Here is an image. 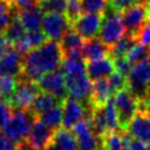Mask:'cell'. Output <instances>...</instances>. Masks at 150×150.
Masks as SVG:
<instances>
[{
	"mask_svg": "<svg viewBox=\"0 0 150 150\" xmlns=\"http://www.w3.org/2000/svg\"><path fill=\"white\" fill-rule=\"evenodd\" d=\"M62 61L63 53L60 43L54 40H48L39 48L25 54L21 76L38 83L46 73L59 69Z\"/></svg>",
	"mask_w": 150,
	"mask_h": 150,
	"instance_id": "obj_1",
	"label": "cell"
},
{
	"mask_svg": "<svg viewBox=\"0 0 150 150\" xmlns=\"http://www.w3.org/2000/svg\"><path fill=\"white\" fill-rule=\"evenodd\" d=\"M94 131L102 137L107 132L123 130L121 129L117 110L115 108L112 98H110L107 103L100 107H93L91 114L88 117Z\"/></svg>",
	"mask_w": 150,
	"mask_h": 150,
	"instance_id": "obj_2",
	"label": "cell"
},
{
	"mask_svg": "<svg viewBox=\"0 0 150 150\" xmlns=\"http://www.w3.org/2000/svg\"><path fill=\"white\" fill-rule=\"evenodd\" d=\"M35 117L36 116L29 109H13L11 118L1 129L2 134L15 143L25 141Z\"/></svg>",
	"mask_w": 150,
	"mask_h": 150,
	"instance_id": "obj_3",
	"label": "cell"
},
{
	"mask_svg": "<svg viewBox=\"0 0 150 150\" xmlns=\"http://www.w3.org/2000/svg\"><path fill=\"white\" fill-rule=\"evenodd\" d=\"M127 86L139 101L144 100L150 88V56L131 66L127 76Z\"/></svg>",
	"mask_w": 150,
	"mask_h": 150,
	"instance_id": "obj_4",
	"label": "cell"
},
{
	"mask_svg": "<svg viewBox=\"0 0 150 150\" xmlns=\"http://www.w3.org/2000/svg\"><path fill=\"white\" fill-rule=\"evenodd\" d=\"M124 33H125V28L123 26L120 13L108 7L103 13L102 23L98 32V39L110 48L115 42H117L124 35Z\"/></svg>",
	"mask_w": 150,
	"mask_h": 150,
	"instance_id": "obj_5",
	"label": "cell"
},
{
	"mask_svg": "<svg viewBox=\"0 0 150 150\" xmlns=\"http://www.w3.org/2000/svg\"><path fill=\"white\" fill-rule=\"evenodd\" d=\"M112 101H114L115 108L117 110L121 129L125 130V128L129 124V122L131 121V118L137 112H139V101L129 90L128 87L115 93Z\"/></svg>",
	"mask_w": 150,
	"mask_h": 150,
	"instance_id": "obj_6",
	"label": "cell"
},
{
	"mask_svg": "<svg viewBox=\"0 0 150 150\" xmlns=\"http://www.w3.org/2000/svg\"><path fill=\"white\" fill-rule=\"evenodd\" d=\"M16 87L8 104L12 109H29L35 96L41 91L38 83L29 81L21 75L16 77Z\"/></svg>",
	"mask_w": 150,
	"mask_h": 150,
	"instance_id": "obj_7",
	"label": "cell"
},
{
	"mask_svg": "<svg viewBox=\"0 0 150 150\" xmlns=\"http://www.w3.org/2000/svg\"><path fill=\"white\" fill-rule=\"evenodd\" d=\"M62 127L71 129L74 124L91 114L93 105L89 102H82L74 97H66L62 102Z\"/></svg>",
	"mask_w": 150,
	"mask_h": 150,
	"instance_id": "obj_8",
	"label": "cell"
},
{
	"mask_svg": "<svg viewBox=\"0 0 150 150\" xmlns=\"http://www.w3.org/2000/svg\"><path fill=\"white\" fill-rule=\"evenodd\" d=\"M71 132L75 136L77 150H98L100 144H102L101 137L94 131L88 118H83L74 124Z\"/></svg>",
	"mask_w": 150,
	"mask_h": 150,
	"instance_id": "obj_9",
	"label": "cell"
},
{
	"mask_svg": "<svg viewBox=\"0 0 150 150\" xmlns=\"http://www.w3.org/2000/svg\"><path fill=\"white\" fill-rule=\"evenodd\" d=\"M122 22L125 28V33L132 34L137 38L141 28L149 21L148 7L144 4H135L128 9L122 12Z\"/></svg>",
	"mask_w": 150,
	"mask_h": 150,
	"instance_id": "obj_10",
	"label": "cell"
},
{
	"mask_svg": "<svg viewBox=\"0 0 150 150\" xmlns=\"http://www.w3.org/2000/svg\"><path fill=\"white\" fill-rule=\"evenodd\" d=\"M71 27V22L63 13H45L41 29L49 40H61L64 33Z\"/></svg>",
	"mask_w": 150,
	"mask_h": 150,
	"instance_id": "obj_11",
	"label": "cell"
},
{
	"mask_svg": "<svg viewBox=\"0 0 150 150\" xmlns=\"http://www.w3.org/2000/svg\"><path fill=\"white\" fill-rule=\"evenodd\" d=\"M38 86L41 91L48 93L53 96H55L61 102L68 97L66 82H64V75L61 69H55L53 71L46 73L39 81Z\"/></svg>",
	"mask_w": 150,
	"mask_h": 150,
	"instance_id": "obj_12",
	"label": "cell"
},
{
	"mask_svg": "<svg viewBox=\"0 0 150 150\" xmlns=\"http://www.w3.org/2000/svg\"><path fill=\"white\" fill-rule=\"evenodd\" d=\"M102 18L103 14L83 13L74 22H71V28L86 40L95 38L100 32Z\"/></svg>",
	"mask_w": 150,
	"mask_h": 150,
	"instance_id": "obj_13",
	"label": "cell"
},
{
	"mask_svg": "<svg viewBox=\"0 0 150 150\" xmlns=\"http://www.w3.org/2000/svg\"><path fill=\"white\" fill-rule=\"evenodd\" d=\"M53 134H54V131L52 129H49L47 125H45L38 118L34 121V123L26 137V141L34 150H41L52 143Z\"/></svg>",
	"mask_w": 150,
	"mask_h": 150,
	"instance_id": "obj_14",
	"label": "cell"
},
{
	"mask_svg": "<svg viewBox=\"0 0 150 150\" xmlns=\"http://www.w3.org/2000/svg\"><path fill=\"white\" fill-rule=\"evenodd\" d=\"M125 129L132 138L150 146V118L145 114L137 112Z\"/></svg>",
	"mask_w": 150,
	"mask_h": 150,
	"instance_id": "obj_15",
	"label": "cell"
},
{
	"mask_svg": "<svg viewBox=\"0 0 150 150\" xmlns=\"http://www.w3.org/2000/svg\"><path fill=\"white\" fill-rule=\"evenodd\" d=\"M23 55L16 49L9 50L0 57V76L19 77L22 73Z\"/></svg>",
	"mask_w": 150,
	"mask_h": 150,
	"instance_id": "obj_16",
	"label": "cell"
},
{
	"mask_svg": "<svg viewBox=\"0 0 150 150\" xmlns=\"http://www.w3.org/2000/svg\"><path fill=\"white\" fill-rule=\"evenodd\" d=\"M45 12L41 9L39 4L30 5L27 7L19 8L18 18L20 19L21 23L23 25L26 30H38L42 26Z\"/></svg>",
	"mask_w": 150,
	"mask_h": 150,
	"instance_id": "obj_17",
	"label": "cell"
},
{
	"mask_svg": "<svg viewBox=\"0 0 150 150\" xmlns=\"http://www.w3.org/2000/svg\"><path fill=\"white\" fill-rule=\"evenodd\" d=\"M86 71H87V75L91 82L97 81L100 79L109 77L115 71L114 61L110 56H105V57H102L100 60L87 62L86 63Z\"/></svg>",
	"mask_w": 150,
	"mask_h": 150,
	"instance_id": "obj_18",
	"label": "cell"
},
{
	"mask_svg": "<svg viewBox=\"0 0 150 150\" xmlns=\"http://www.w3.org/2000/svg\"><path fill=\"white\" fill-rule=\"evenodd\" d=\"M115 95L109 79H100L97 81L93 82V87H91V93H90V97H89V103L93 107H100L103 105L104 103H107L111 96Z\"/></svg>",
	"mask_w": 150,
	"mask_h": 150,
	"instance_id": "obj_19",
	"label": "cell"
},
{
	"mask_svg": "<svg viewBox=\"0 0 150 150\" xmlns=\"http://www.w3.org/2000/svg\"><path fill=\"white\" fill-rule=\"evenodd\" d=\"M46 41L47 38L42 30H27V33H25V35L14 43V47L19 53L25 56V54H27L29 50L39 48Z\"/></svg>",
	"mask_w": 150,
	"mask_h": 150,
	"instance_id": "obj_20",
	"label": "cell"
},
{
	"mask_svg": "<svg viewBox=\"0 0 150 150\" xmlns=\"http://www.w3.org/2000/svg\"><path fill=\"white\" fill-rule=\"evenodd\" d=\"M81 52L84 61L90 62L105 57L109 54V47L105 46L98 38H91L83 42Z\"/></svg>",
	"mask_w": 150,
	"mask_h": 150,
	"instance_id": "obj_21",
	"label": "cell"
},
{
	"mask_svg": "<svg viewBox=\"0 0 150 150\" xmlns=\"http://www.w3.org/2000/svg\"><path fill=\"white\" fill-rule=\"evenodd\" d=\"M131 136L124 130L107 132L101 137L104 150H129V141Z\"/></svg>",
	"mask_w": 150,
	"mask_h": 150,
	"instance_id": "obj_22",
	"label": "cell"
},
{
	"mask_svg": "<svg viewBox=\"0 0 150 150\" xmlns=\"http://www.w3.org/2000/svg\"><path fill=\"white\" fill-rule=\"evenodd\" d=\"M50 144L56 146L59 150H77L74 134L66 128H60L54 131Z\"/></svg>",
	"mask_w": 150,
	"mask_h": 150,
	"instance_id": "obj_23",
	"label": "cell"
},
{
	"mask_svg": "<svg viewBox=\"0 0 150 150\" xmlns=\"http://www.w3.org/2000/svg\"><path fill=\"white\" fill-rule=\"evenodd\" d=\"M60 103H61V101L57 100L55 96H53V95H50V94H48V93L40 91V93L35 96V98H34V101H33V103H32L29 110H30L35 116H39L40 114L45 112L46 110H48V109H50L52 107H54V105H56V104H60Z\"/></svg>",
	"mask_w": 150,
	"mask_h": 150,
	"instance_id": "obj_24",
	"label": "cell"
},
{
	"mask_svg": "<svg viewBox=\"0 0 150 150\" xmlns=\"http://www.w3.org/2000/svg\"><path fill=\"white\" fill-rule=\"evenodd\" d=\"M137 43V38L132 34H124L117 42H115L110 48H109V55L111 59L115 57H121V56H127L129 50Z\"/></svg>",
	"mask_w": 150,
	"mask_h": 150,
	"instance_id": "obj_25",
	"label": "cell"
},
{
	"mask_svg": "<svg viewBox=\"0 0 150 150\" xmlns=\"http://www.w3.org/2000/svg\"><path fill=\"white\" fill-rule=\"evenodd\" d=\"M36 117L53 131L60 129V127L62 125V105H61V103L52 107L50 109L46 110L45 112L40 114Z\"/></svg>",
	"mask_w": 150,
	"mask_h": 150,
	"instance_id": "obj_26",
	"label": "cell"
},
{
	"mask_svg": "<svg viewBox=\"0 0 150 150\" xmlns=\"http://www.w3.org/2000/svg\"><path fill=\"white\" fill-rule=\"evenodd\" d=\"M82 45H83V38L79 33H76L71 27L64 33V35L60 40V47L62 49V53L81 49Z\"/></svg>",
	"mask_w": 150,
	"mask_h": 150,
	"instance_id": "obj_27",
	"label": "cell"
},
{
	"mask_svg": "<svg viewBox=\"0 0 150 150\" xmlns=\"http://www.w3.org/2000/svg\"><path fill=\"white\" fill-rule=\"evenodd\" d=\"M18 11H19V8H18ZM18 11H16V13L14 14V16L12 18V20H11V22H9V25H8V27H7V29H6V32H5V35H6V38L14 45L16 41H19L23 35H25V27H23V25L21 23V21H20V19L18 18Z\"/></svg>",
	"mask_w": 150,
	"mask_h": 150,
	"instance_id": "obj_28",
	"label": "cell"
},
{
	"mask_svg": "<svg viewBox=\"0 0 150 150\" xmlns=\"http://www.w3.org/2000/svg\"><path fill=\"white\" fill-rule=\"evenodd\" d=\"M148 56H150V47L137 41V43L129 50V53L127 54L125 57L130 62V64L132 66V64L146 59Z\"/></svg>",
	"mask_w": 150,
	"mask_h": 150,
	"instance_id": "obj_29",
	"label": "cell"
},
{
	"mask_svg": "<svg viewBox=\"0 0 150 150\" xmlns=\"http://www.w3.org/2000/svg\"><path fill=\"white\" fill-rule=\"evenodd\" d=\"M82 13L103 14L109 6V0H81Z\"/></svg>",
	"mask_w": 150,
	"mask_h": 150,
	"instance_id": "obj_30",
	"label": "cell"
},
{
	"mask_svg": "<svg viewBox=\"0 0 150 150\" xmlns=\"http://www.w3.org/2000/svg\"><path fill=\"white\" fill-rule=\"evenodd\" d=\"M16 77L0 76V97H2L7 103L12 97L14 89L16 87Z\"/></svg>",
	"mask_w": 150,
	"mask_h": 150,
	"instance_id": "obj_31",
	"label": "cell"
},
{
	"mask_svg": "<svg viewBox=\"0 0 150 150\" xmlns=\"http://www.w3.org/2000/svg\"><path fill=\"white\" fill-rule=\"evenodd\" d=\"M39 6L45 13H64L67 0H41Z\"/></svg>",
	"mask_w": 150,
	"mask_h": 150,
	"instance_id": "obj_32",
	"label": "cell"
},
{
	"mask_svg": "<svg viewBox=\"0 0 150 150\" xmlns=\"http://www.w3.org/2000/svg\"><path fill=\"white\" fill-rule=\"evenodd\" d=\"M64 13L68 20L70 22H74L82 14L81 0H67V7H66Z\"/></svg>",
	"mask_w": 150,
	"mask_h": 150,
	"instance_id": "obj_33",
	"label": "cell"
},
{
	"mask_svg": "<svg viewBox=\"0 0 150 150\" xmlns=\"http://www.w3.org/2000/svg\"><path fill=\"white\" fill-rule=\"evenodd\" d=\"M108 79H109V82H110V86H111L114 93H117L118 90L128 87L127 86V77L123 76L122 74L117 73V71H114Z\"/></svg>",
	"mask_w": 150,
	"mask_h": 150,
	"instance_id": "obj_34",
	"label": "cell"
},
{
	"mask_svg": "<svg viewBox=\"0 0 150 150\" xmlns=\"http://www.w3.org/2000/svg\"><path fill=\"white\" fill-rule=\"evenodd\" d=\"M112 61H114V66H115V71H117V73H120L127 77L130 69H131V64L127 60V57L125 56L115 57V59H112Z\"/></svg>",
	"mask_w": 150,
	"mask_h": 150,
	"instance_id": "obj_35",
	"label": "cell"
},
{
	"mask_svg": "<svg viewBox=\"0 0 150 150\" xmlns=\"http://www.w3.org/2000/svg\"><path fill=\"white\" fill-rule=\"evenodd\" d=\"M12 111L13 110L11 105L2 97H0V129H2L6 125V123L12 116Z\"/></svg>",
	"mask_w": 150,
	"mask_h": 150,
	"instance_id": "obj_36",
	"label": "cell"
},
{
	"mask_svg": "<svg viewBox=\"0 0 150 150\" xmlns=\"http://www.w3.org/2000/svg\"><path fill=\"white\" fill-rule=\"evenodd\" d=\"M137 0H109V6L112 11L117 13H122L123 11L128 9L129 7L134 6Z\"/></svg>",
	"mask_w": 150,
	"mask_h": 150,
	"instance_id": "obj_37",
	"label": "cell"
},
{
	"mask_svg": "<svg viewBox=\"0 0 150 150\" xmlns=\"http://www.w3.org/2000/svg\"><path fill=\"white\" fill-rule=\"evenodd\" d=\"M0 150H18V144L4 134H0Z\"/></svg>",
	"mask_w": 150,
	"mask_h": 150,
	"instance_id": "obj_38",
	"label": "cell"
},
{
	"mask_svg": "<svg viewBox=\"0 0 150 150\" xmlns=\"http://www.w3.org/2000/svg\"><path fill=\"white\" fill-rule=\"evenodd\" d=\"M12 42L6 38V35L0 34V57L12 50Z\"/></svg>",
	"mask_w": 150,
	"mask_h": 150,
	"instance_id": "obj_39",
	"label": "cell"
},
{
	"mask_svg": "<svg viewBox=\"0 0 150 150\" xmlns=\"http://www.w3.org/2000/svg\"><path fill=\"white\" fill-rule=\"evenodd\" d=\"M13 4L8 0H0V16L6 14V13H9L13 8Z\"/></svg>",
	"mask_w": 150,
	"mask_h": 150,
	"instance_id": "obj_40",
	"label": "cell"
},
{
	"mask_svg": "<svg viewBox=\"0 0 150 150\" xmlns=\"http://www.w3.org/2000/svg\"><path fill=\"white\" fill-rule=\"evenodd\" d=\"M41 0H12L13 5H15L18 8H22V7H27L30 5H36L39 4Z\"/></svg>",
	"mask_w": 150,
	"mask_h": 150,
	"instance_id": "obj_41",
	"label": "cell"
},
{
	"mask_svg": "<svg viewBox=\"0 0 150 150\" xmlns=\"http://www.w3.org/2000/svg\"><path fill=\"white\" fill-rule=\"evenodd\" d=\"M139 111L143 112V114H145L150 118V101H146V102L139 101Z\"/></svg>",
	"mask_w": 150,
	"mask_h": 150,
	"instance_id": "obj_42",
	"label": "cell"
},
{
	"mask_svg": "<svg viewBox=\"0 0 150 150\" xmlns=\"http://www.w3.org/2000/svg\"><path fill=\"white\" fill-rule=\"evenodd\" d=\"M41 150H59V149H57L56 146H54L53 144H49L48 146H46L45 149H41Z\"/></svg>",
	"mask_w": 150,
	"mask_h": 150,
	"instance_id": "obj_43",
	"label": "cell"
},
{
	"mask_svg": "<svg viewBox=\"0 0 150 150\" xmlns=\"http://www.w3.org/2000/svg\"><path fill=\"white\" fill-rule=\"evenodd\" d=\"M139 4H144V5H146V4H149L150 2V0H137Z\"/></svg>",
	"mask_w": 150,
	"mask_h": 150,
	"instance_id": "obj_44",
	"label": "cell"
},
{
	"mask_svg": "<svg viewBox=\"0 0 150 150\" xmlns=\"http://www.w3.org/2000/svg\"><path fill=\"white\" fill-rule=\"evenodd\" d=\"M146 7H148V13H149V20H150V2L146 4Z\"/></svg>",
	"mask_w": 150,
	"mask_h": 150,
	"instance_id": "obj_45",
	"label": "cell"
},
{
	"mask_svg": "<svg viewBox=\"0 0 150 150\" xmlns=\"http://www.w3.org/2000/svg\"><path fill=\"white\" fill-rule=\"evenodd\" d=\"M98 150H104V149H103V148H102V149H98Z\"/></svg>",
	"mask_w": 150,
	"mask_h": 150,
	"instance_id": "obj_46",
	"label": "cell"
},
{
	"mask_svg": "<svg viewBox=\"0 0 150 150\" xmlns=\"http://www.w3.org/2000/svg\"><path fill=\"white\" fill-rule=\"evenodd\" d=\"M8 1H11V2H12V0H8ZM12 4H13V2H12Z\"/></svg>",
	"mask_w": 150,
	"mask_h": 150,
	"instance_id": "obj_47",
	"label": "cell"
}]
</instances>
